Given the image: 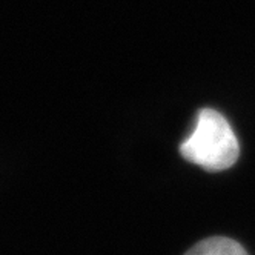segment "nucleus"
<instances>
[{"label":"nucleus","instance_id":"nucleus-1","mask_svg":"<svg viewBox=\"0 0 255 255\" xmlns=\"http://www.w3.org/2000/svg\"><path fill=\"white\" fill-rule=\"evenodd\" d=\"M188 161L211 172L234 166L240 157V144L229 122L211 108L200 109L192 134L180 144Z\"/></svg>","mask_w":255,"mask_h":255},{"label":"nucleus","instance_id":"nucleus-2","mask_svg":"<svg viewBox=\"0 0 255 255\" xmlns=\"http://www.w3.org/2000/svg\"><path fill=\"white\" fill-rule=\"evenodd\" d=\"M185 255H248V252L239 242L217 235L198 242Z\"/></svg>","mask_w":255,"mask_h":255}]
</instances>
